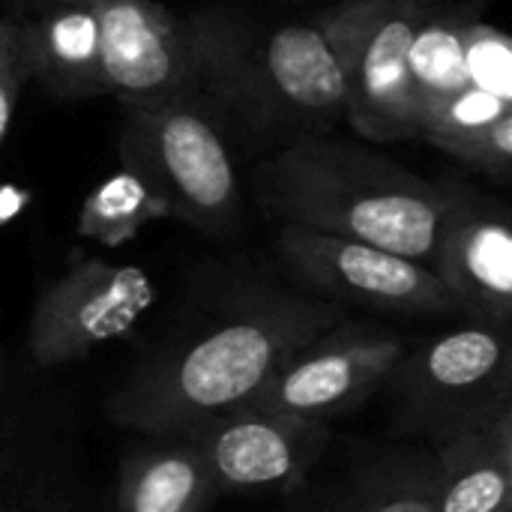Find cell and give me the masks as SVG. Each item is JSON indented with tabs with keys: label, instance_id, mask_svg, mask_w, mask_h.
<instances>
[{
	"label": "cell",
	"instance_id": "obj_24",
	"mask_svg": "<svg viewBox=\"0 0 512 512\" xmlns=\"http://www.w3.org/2000/svg\"><path fill=\"white\" fill-rule=\"evenodd\" d=\"M441 3H459V6H471V9L483 12L492 0H429V6H441Z\"/></svg>",
	"mask_w": 512,
	"mask_h": 512
},
{
	"label": "cell",
	"instance_id": "obj_22",
	"mask_svg": "<svg viewBox=\"0 0 512 512\" xmlns=\"http://www.w3.org/2000/svg\"><path fill=\"white\" fill-rule=\"evenodd\" d=\"M27 81H30V69L24 54L21 18L0 15V147L12 129L15 108Z\"/></svg>",
	"mask_w": 512,
	"mask_h": 512
},
{
	"label": "cell",
	"instance_id": "obj_6",
	"mask_svg": "<svg viewBox=\"0 0 512 512\" xmlns=\"http://www.w3.org/2000/svg\"><path fill=\"white\" fill-rule=\"evenodd\" d=\"M381 390L390 393L402 432L423 438L489 411L512 399L510 330L465 318L405 345Z\"/></svg>",
	"mask_w": 512,
	"mask_h": 512
},
{
	"label": "cell",
	"instance_id": "obj_8",
	"mask_svg": "<svg viewBox=\"0 0 512 512\" xmlns=\"http://www.w3.org/2000/svg\"><path fill=\"white\" fill-rule=\"evenodd\" d=\"M156 282L135 264L75 258L36 300L27 324L30 360L42 369L90 357L132 333L156 306Z\"/></svg>",
	"mask_w": 512,
	"mask_h": 512
},
{
	"label": "cell",
	"instance_id": "obj_26",
	"mask_svg": "<svg viewBox=\"0 0 512 512\" xmlns=\"http://www.w3.org/2000/svg\"><path fill=\"white\" fill-rule=\"evenodd\" d=\"M495 512H512V504H507V507H501V510H495Z\"/></svg>",
	"mask_w": 512,
	"mask_h": 512
},
{
	"label": "cell",
	"instance_id": "obj_14",
	"mask_svg": "<svg viewBox=\"0 0 512 512\" xmlns=\"http://www.w3.org/2000/svg\"><path fill=\"white\" fill-rule=\"evenodd\" d=\"M0 512H102L54 423L0 417Z\"/></svg>",
	"mask_w": 512,
	"mask_h": 512
},
{
	"label": "cell",
	"instance_id": "obj_15",
	"mask_svg": "<svg viewBox=\"0 0 512 512\" xmlns=\"http://www.w3.org/2000/svg\"><path fill=\"white\" fill-rule=\"evenodd\" d=\"M213 474L186 435H141L120 456L114 512H207Z\"/></svg>",
	"mask_w": 512,
	"mask_h": 512
},
{
	"label": "cell",
	"instance_id": "obj_13",
	"mask_svg": "<svg viewBox=\"0 0 512 512\" xmlns=\"http://www.w3.org/2000/svg\"><path fill=\"white\" fill-rule=\"evenodd\" d=\"M438 512H495L512 504V399L426 438Z\"/></svg>",
	"mask_w": 512,
	"mask_h": 512
},
{
	"label": "cell",
	"instance_id": "obj_20",
	"mask_svg": "<svg viewBox=\"0 0 512 512\" xmlns=\"http://www.w3.org/2000/svg\"><path fill=\"white\" fill-rule=\"evenodd\" d=\"M168 219L162 198L132 171L120 168L117 174L99 180L78 207V237L93 240L105 249L135 240L147 225Z\"/></svg>",
	"mask_w": 512,
	"mask_h": 512
},
{
	"label": "cell",
	"instance_id": "obj_1",
	"mask_svg": "<svg viewBox=\"0 0 512 512\" xmlns=\"http://www.w3.org/2000/svg\"><path fill=\"white\" fill-rule=\"evenodd\" d=\"M348 309L255 273L234 276L144 354L108 402L138 435H192L249 405L282 360Z\"/></svg>",
	"mask_w": 512,
	"mask_h": 512
},
{
	"label": "cell",
	"instance_id": "obj_23",
	"mask_svg": "<svg viewBox=\"0 0 512 512\" xmlns=\"http://www.w3.org/2000/svg\"><path fill=\"white\" fill-rule=\"evenodd\" d=\"M30 204H33V189L30 186H18V183H9V180H0V225L15 222Z\"/></svg>",
	"mask_w": 512,
	"mask_h": 512
},
{
	"label": "cell",
	"instance_id": "obj_5",
	"mask_svg": "<svg viewBox=\"0 0 512 512\" xmlns=\"http://www.w3.org/2000/svg\"><path fill=\"white\" fill-rule=\"evenodd\" d=\"M429 0H339L321 21L345 78V123L372 144L420 135L408 48Z\"/></svg>",
	"mask_w": 512,
	"mask_h": 512
},
{
	"label": "cell",
	"instance_id": "obj_16",
	"mask_svg": "<svg viewBox=\"0 0 512 512\" xmlns=\"http://www.w3.org/2000/svg\"><path fill=\"white\" fill-rule=\"evenodd\" d=\"M30 81L63 102L105 96L96 3H57L21 18Z\"/></svg>",
	"mask_w": 512,
	"mask_h": 512
},
{
	"label": "cell",
	"instance_id": "obj_7",
	"mask_svg": "<svg viewBox=\"0 0 512 512\" xmlns=\"http://www.w3.org/2000/svg\"><path fill=\"white\" fill-rule=\"evenodd\" d=\"M276 252L294 288L345 309L363 306L384 315L420 318L459 315L432 267L390 249L300 225H282Z\"/></svg>",
	"mask_w": 512,
	"mask_h": 512
},
{
	"label": "cell",
	"instance_id": "obj_10",
	"mask_svg": "<svg viewBox=\"0 0 512 512\" xmlns=\"http://www.w3.org/2000/svg\"><path fill=\"white\" fill-rule=\"evenodd\" d=\"M441 189V222L432 273L468 321L510 330L512 324V225L495 195L468 183L459 171L435 180Z\"/></svg>",
	"mask_w": 512,
	"mask_h": 512
},
{
	"label": "cell",
	"instance_id": "obj_3",
	"mask_svg": "<svg viewBox=\"0 0 512 512\" xmlns=\"http://www.w3.org/2000/svg\"><path fill=\"white\" fill-rule=\"evenodd\" d=\"M255 207L282 222L351 237L432 264L441 189L360 141L321 135L261 156L249 174Z\"/></svg>",
	"mask_w": 512,
	"mask_h": 512
},
{
	"label": "cell",
	"instance_id": "obj_19",
	"mask_svg": "<svg viewBox=\"0 0 512 512\" xmlns=\"http://www.w3.org/2000/svg\"><path fill=\"white\" fill-rule=\"evenodd\" d=\"M480 15L483 12L471 6H459V3H441L423 12L414 42L408 48V72H411L417 105H420V117L432 105L468 87L465 39H468L471 24Z\"/></svg>",
	"mask_w": 512,
	"mask_h": 512
},
{
	"label": "cell",
	"instance_id": "obj_4",
	"mask_svg": "<svg viewBox=\"0 0 512 512\" xmlns=\"http://www.w3.org/2000/svg\"><path fill=\"white\" fill-rule=\"evenodd\" d=\"M117 156L180 219L228 240L243 228L246 198L234 150L198 93L156 105H120Z\"/></svg>",
	"mask_w": 512,
	"mask_h": 512
},
{
	"label": "cell",
	"instance_id": "obj_17",
	"mask_svg": "<svg viewBox=\"0 0 512 512\" xmlns=\"http://www.w3.org/2000/svg\"><path fill=\"white\" fill-rule=\"evenodd\" d=\"M303 512H438L432 453L426 444L381 447Z\"/></svg>",
	"mask_w": 512,
	"mask_h": 512
},
{
	"label": "cell",
	"instance_id": "obj_9",
	"mask_svg": "<svg viewBox=\"0 0 512 512\" xmlns=\"http://www.w3.org/2000/svg\"><path fill=\"white\" fill-rule=\"evenodd\" d=\"M402 348L396 330L342 318L294 348L249 405L330 423L381 393Z\"/></svg>",
	"mask_w": 512,
	"mask_h": 512
},
{
	"label": "cell",
	"instance_id": "obj_11",
	"mask_svg": "<svg viewBox=\"0 0 512 512\" xmlns=\"http://www.w3.org/2000/svg\"><path fill=\"white\" fill-rule=\"evenodd\" d=\"M198 444L219 495L300 486L330 447V423L243 405L186 435Z\"/></svg>",
	"mask_w": 512,
	"mask_h": 512
},
{
	"label": "cell",
	"instance_id": "obj_21",
	"mask_svg": "<svg viewBox=\"0 0 512 512\" xmlns=\"http://www.w3.org/2000/svg\"><path fill=\"white\" fill-rule=\"evenodd\" d=\"M465 78L468 87L512 102V39L483 15L465 39Z\"/></svg>",
	"mask_w": 512,
	"mask_h": 512
},
{
	"label": "cell",
	"instance_id": "obj_18",
	"mask_svg": "<svg viewBox=\"0 0 512 512\" xmlns=\"http://www.w3.org/2000/svg\"><path fill=\"white\" fill-rule=\"evenodd\" d=\"M462 168L507 183L512 165V102L462 87L420 117V135Z\"/></svg>",
	"mask_w": 512,
	"mask_h": 512
},
{
	"label": "cell",
	"instance_id": "obj_2",
	"mask_svg": "<svg viewBox=\"0 0 512 512\" xmlns=\"http://www.w3.org/2000/svg\"><path fill=\"white\" fill-rule=\"evenodd\" d=\"M183 21L195 93L231 147L270 156L345 120V78L321 15L279 21L207 6Z\"/></svg>",
	"mask_w": 512,
	"mask_h": 512
},
{
	"label": "cell",
	"instance_id": "obj_25",
	"mask_svg": "<svg viewBox=\"0 0 512 512\" xmlns=\"http://www.w3.org/2000/svg\"><path fill=\"white\" fill-rule=\"evenodd\" d=\"M57 3H96V0H30L33 9H45V6H57Z\"/></svg>",
	"mask_w": 512,
	"mask_h": 512
},
{
	"label": "cell",
	"instance_id": "obj_12",
	"mask_svg": "<svg viewBox=\"0 0 512 512\" xmlns=\"http://www.w3.org/2000/svg\"><path fill=\"white\" fill-rule=\"evenodd\" d=\"M105 96L156 105L195 93L186 21L159 0H96Z\"/></svg>",
	"mask_w": 512,
	"mask_h": 512
}]
</instances>
